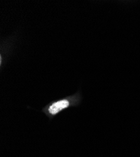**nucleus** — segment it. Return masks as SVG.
I'll list each match as a JSON object with an SVG mask.
<instances>
[{
    "label": "nucleus",
    "instance_id": "obj_1",
    "mask_svg": "<svg viewBox=\"0 0 140 157\" xmlns=\"http://www.w3.org/2000/svg\"><path fill=\"white\" fill-rule=\"evenodd\" d=\"M71 104L70 99L64 98L51 103L47 108V112L51 116H55L62 111L68 108Z\"/></svg>",
    "mask_w": 140,
    "mask_h": 157
}]
</instances>
